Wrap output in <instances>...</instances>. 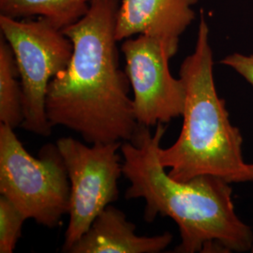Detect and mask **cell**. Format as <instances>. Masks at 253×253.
I'll return each instance as SVG.
<instances>
[{"instance_id":"1","label":"cell","mask_w":253,"mask_h":253,"mask_svg":"<svg viewBox=\"0 0 253 253\" xmlns=\"http://www.w3.org/2000/svg\"><path fill=\"white\" fill-rule=\"evenodd\" d=\"M118 0H92L87 12L62 29L73 45L68 67L50 82L46 115L90 144L130 142L139 128L130 84L120 69Z\"/></svg>"},{"instance_id":"2","label":"cell","mask_w":253,"mask_h":253,"mask_svg":"<svg viewBox=\"0 0 253 253\" xmlns=\"http://www.w3.org/2000/svg\"><path fill=\"white\" fill-rule=\"evenodd\" d=\"M163 123L140 125L130 142L122 143L123 175L129 181L126 199L145 200L144 219L158 215L177 224L181 243L174 253H246L253 247L252 228L235 213L230 183L214 175L174 180L160 162Z\"/></svg>"},{"instance_id":"3","label":"cell","mask_w":253,"mask_h":253,"mask_svg":"<svg viewBox=\"0 0 253 253\" xmlns=\"http://www.w3.org/2000/svg\"><path fill=\"white\" fill-rule=\"evenodd\" d=\"M213 64L209 27L202 11L194 52L183 60L179 72L186 88L180 134L170 147L160 148L159 159L174 180L214 175L230 184L249 182L243 138L231 123L225 100L217 95Z\"/></svg>"},{"instance_id":"4","label":"cell","mask_w":253,"mask_h":253,"mask_svg":"<svg viewBox=\"0 0 253 253\" xmlns=\"http://www.w3.org/2000/svg\"><path fill=\"white\" fill-rule=\"evenodd\" d=\"M0 193L26 219L53 229L70 212L71 183L56 144L28 153L14 129L0 123Z\"/></svg>"},{"instance_id":"5","label":"cell","mask_w":253,"mask_h":253,"mask_svg":"<svg viewBox=\"0 0 253 253\" xmlns=\"http://www.w3.org/2000/svg\"><path fill=\"white\" fill-rule=\"evenodd\" d=\"M0 29L8 42L18 68L24 97L22 127L37 135H51L46 115V96L50 82L64 71L73 53L71 40L48 20L19 21L0 15Z\"/></svg>"},{"instance_id":"6","label":"cell","mask_w":253,"mask_h":253,"mask_svg":"<svg viewBox=\"0 0 253 253\" xmlns=\"http://www.w3.org/2000/svg\"><path fill=\"white\" fill-rule=\"evenodd\" d=\"M122 143L87 145L72 137L56 141L71 183L70 218L64 253H69L100 212L118 199V179L123 174L118 151Z\"/></svg>"},{"instance_id":"7","label":"cell","mask_w":253,"mask_h":253,"mask_svg":"<svg viewBox=\"0 0 253 253\" xmlns=\"http://www.w3.org/2000/svg\"><path fill=\"white\" fill-rule=\"evenodd\" d=\"M126 73L133 92V107L139 125L157 126L182 117L186 88L170 72L172 58L162 41L139 35L124 40Z\"/></svg>"},{"instance_id":"8","label":"cell","mask_w":253,"mask_h":253,"mask_svg":"<svg viewBox=\"0 0 253 253\" xmlns=\"http://www.w3.org/2000/svg\"><path fill=\"white\" fill-rule=\"evenodd\" d=\"M199 0H122L116 17V38L135 35L156 38L171 56L178 51L179 39L195 19L192 7Z\"/></svg>"},{"instance_id":"9","label":"cell","mask_w":253,"mask_h":253,"mask_svg":"<svg viewBox=\"0 0 253 253\" xmlns=\"http://www.w3.org/2000/svg\"><path fill=\"white\" fill-rule=\"evenodd\" d=\"M120 209L111 205L94 219L89 229L73 244L70 253H159L172 240L171 233L141 236Z\"/></svg>"},{"instance_id":"10","label":"cell","mask_w":253,"mask_h":253,"mask_svg":"<svg viewBox=\"0 0 253 253\" xmlns=\"http://www.w3.org/2000/svg\"><path fill=\"white\" fill-rule=\"evenodd\" d=\"M92 0H0L1 14L11 18L39 15L60 29L87 12Z\"/></svg>"},{"instance_id":"11","label":"cell","mask_w":253,"mask_h":253,"mask_svg":"<svg viewBox=\"0 0 253 253\" xmlns=\"http://www.w3.org/2000/svg\"><path fill=\"white\" fill-rule=\"evenodd\" d=\"M14 54L8 42L0 40V123L13 129L24 122V97Z\"/></svg>"},{"instance_id":"12","label":"cell","mask_w":253,"mask_h":253,"mask_svg":"<svg viewBox=\"0 0 253 253\" xmlns=\"http://www.w3.org/2000/svg\"><path fill=\"white\" fill-rule=\"evenodd\" d=\"M26 217L7 197L0 196V253L15 250Z\"/></svg>"},{"instance_id":"13","label":"cell","mask_w":253,"mask_h":253,"mask_svg":"<svg viewBox=\"0 0 253 253\" xmlns=\"http://www.w3.org/2000/svg\"><path fill=\"white\" fill-rule=\"evenodd\" d=\"M220 63L230 67L244 79L249 82L253 87V54H246L235 53L225 56Z\"/></svg>"},{"instance_id":"14","label":"cell","mask_w":253,"mask_h":253,"mask_svg":"<svg viewBox=\"0 0 253 253\" xmlns=\"http://www.w3.org/2000/svg\"><path fill=\"white\" fill-rule=\"evenodd\" d=\"M253 182V164H249V182Z\"/></svg>"},{"instance_id":"15","label":"cell","mask_w":253,"mask_h":253,"mask_svg":"<svg viewBox=\"0 0 253 253\" xmlns=\"http://www.w3.org/2000/svg\"><path fill=\"white\" fill-rule=\"evenodd\" d=\"M252 253H253V249H252Z\"/></svg>"}]
</instances>
